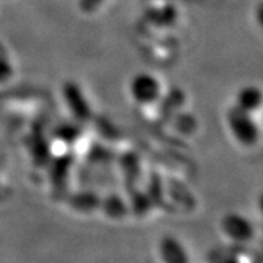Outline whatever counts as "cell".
<instances>
[{"instance_id":"1","label":"cell","mask_w":263,"mask_h":263,"mask_svg":"<svg viewBox=\"0 0 263 263\" xmlns=\"http://www.w3.org/2000/svg\"><path fill=\"white\" fill-rule=\"evenodd\" d=\"M226 122L232 139L245 148H253L260 139L259 125L256 124L253 113L245 111L234 106L227 111Z\"/></svg>"},{"instance_id":"6","label":"cell","mask_w":263,"mask_h":263,"mask_svg":"<svg viewBox=\"0 0 263 263\" xmlns=\"http://www.w3.org/2000/svg\"><path fill=\"white\" fill-rule=\"evenodd\" d=\"M260 105H262V91L259 87L249 85V86H243L242 89H239L236 94L235 106L249 113H254L259 110Z\"/></svg>"},{"instance_id":"4","label":"cell","mask_w":263,"mask_h":263,"mask_svg":"<svg viewBox=\"0 0 263 263\" xmlns=\"http://www.w3.org/2000/svg\"><path fill=\"white\" fill-rule=\"evenodd\" d=\"M222 231L229 239L239 243L249 242L254 238V226L245 215L231 212L222 219Z\"/></svg>"},{"instance_id":"2","label":"cell","mask_w":263,"mask_h":263,"mask_svg":"<svg viewBox=\"0 0 263 263\" xmlns=\"http://www.w3.org/2000/svg\"><path fill=\"white\" fill-rule=\"evenodd\" d=\"M129 94L136 104L148 106L160 100L163 94V86L156 76L151 73H137L129 82Z\"/></svg>"},{"instance_id":"7","label":"cell","mask_w":263,"mask_h":263,"mask_svg":"<svg viewBox=\"0 0 263 263\" xmlns=\"http://www.w3.org/2000/svg\"><path fill=\"white\" fill-rule=\"evenodd\" d=\"M100 204L101 210H104L105 215L110 219H121L125 212L128 211V205L125 204L124 199L116 194L101 200Z\"/></svg>"},{"instance_id":"9","label":"cell","mask_w":263,"mask_h":263,"mask_svg":"<svg viewBox=\"0 0 263 263\" xmlns=\"http://www.w3.org/2000/svg\"><path fill=\"white\" fill-rule=\"evenodd\" d=\"M101 3H104V0H81V6L83 10H94Z\"/></svg>"},{"instance_id":"8","label":"cell","mask_w":263,"mask_h":263,"mask_svg":"<svg viewBox=\"0 0 263 263\" xmlns=\"http://www.w3.org/2000/svg\"><path fill=\"white\" fill-rule=\"evenodd\" d=\"M14 76V67L10 59L3 54H0V86H3Z\"/></svg>"},{"instance_id":"3","label":"cell","mask_w":263,"mask_h":263,"mask_svg":"<svg viewBox=\"0 0 263 263\" xmlns=\"http://www.w3.org/2000/svg\"><path fill=\"white\" fill-rule=\"evenodd\" d=\"M63 102L76 122H86L91 117V106L82 87L76 82L65 83L62 90Z\"/></svg>"},{"instance_id":"5","label":"cell","mask_w":263,"mask_h":263,"mask_svg":"<svg viewBox=\"0 0 263 263\" xmlns=\"http://www.w3.org/2000/svg\"><path fill=\"white\" fill-rule=\"evenodd\" d=\"M159 255L163 263H191L190 254L183 243L172 235H165L159 242Z\"/></svg>"}]
</instances>
